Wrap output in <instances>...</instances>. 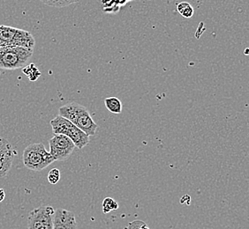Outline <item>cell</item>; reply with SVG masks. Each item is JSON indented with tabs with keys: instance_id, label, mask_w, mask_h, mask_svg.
Wrapping results in <instances>:
<instances>
[{
	"instance_id": "1",
	"label": "cell",
	"mask_w": 249,
	"mask_h": 229,
	"mask_svg": "<svg viewBox=\"0 0 249 229\" xmlns=\"http://www.w3.org/2000/svg\"><path fill=\"white\" fill-rule=\"evenodd\" d=\"M36 40L32 33L23 29L0 25V47H19L34 49Z\"/></svg>"
},
{
	"instance_id": "2",
	"label": "cell",
	"mask_w": 249,
	"mask_h": 229,
	"mask_svg": "<svg viewBox=\"0 0 249 229\" xmlns=\"http://www.w3.org/2000/svg\"><path fill=\"white\" fill-rule=\"evenodd\" d=\"M22 161L25 166L33 171H42L55 162L42 143L31 144L25 148Z\"/></svg>"
},
{
	"instance_id": "3",
	"label": "cell",
	"mask_w": 249,
	"mask_h": 229,
	"mask_svg": "<svg viewBox=\"0 0 249 229\" xmlns=\"http://www.w3.org/2000/svg\"><path fill=\"white\" fill-rule=\"evenodd\" d=\"M33 55V49L19 47H0V69L16 70L23 68Z\"/></svg>"
},
{
	"instance_id": "4",
	"label": "cell",
	"mask_w": 249,
	"mask_h": 229,
	"mask_svg": "<svg viewBox=\"0 0 249 229\" xmlns=\"http://www.w3.org/2000/svg\"><path fill=\"white\" fill-rule=\"evenodd\" d=\"M55 210L51 205H43L29 213L28 218L29 229H53V218Z\"/></svg>"
},
{
	"instance_id": "5",
	"label": "cell",
	"mask_w": 249,
	"mask_h": 229,
	"mask_svg": "<svg viewBox=\"0 0 249 229\" xmlns=\"http://www.w3.org/2000/svg\"><path fill=\"white\" fill-rule=\"evenodd\" d=\"M50 153L55 161H65L72 154L75 145L72 140L65 135H54L49 141Z\"/></svg>"
},
{
	"instance_id": "6",
	"label": "cell",
	"mask_w": 249,
	"mask_h": 229,
	"mask_svg": "<svg viewBox=\"0 0 249 229\" xmlns=\"http://www.w3.org/2000/svg\"><path fill=\"white\" fill-rule=\"evenodd\" d=\"M16 152L12 145L3 138H0V178L6 177L12 167Z\"/></svg>"
},
{
	"instance_id": "7",
	"label": "cell",
	"mask_w": 249,
	"mask_h": 229,
	"mask_svg": "<svg viewBox=\"0 0 249 229\" xmlns=\"http://www.w3.org/2000/svg\"><path fill=\"white\" fill-rule=\"evenodd\" d=\"M53 229H77L74 213L62 208L56 209L53 218Z\"/></svg>"
},
{
	"instance_id": "8",
	"label": "cell",
	"mask_w": 249,
	"mask_h": 229,
	"mask_svg": "<svg viewBox=\"0 0 249 229\" xmlns=\"http://www.w3.org/2000/svg\"><path fill=\"white\" fill-rule=\"evenodd\" d=\"M86 111H88V110L84 106L72 101L60 107L58 110V113L59 115L69 120L71 123L74 124L76 123L77 120L79 119V117Z\"/></svg>"
},
{
	"instance_id": "9",
	"label": "cell",
	"mask_w": 249,
	"mask_h": 229,
	"mask_svg": "<svg viewBox=\"0 0 249 229\" xmlns=\"http://www.w3.org/2000/svg\"><path fill=\"white\" fill-rule=\"evenodd\" d=\"M74 125L79 129L82 130V131L85 132L88 136H95L96 130L98 127V125L92 118L89 110L79 117V119L77 120Z\"/></svg>"
},
{
	"instance_id": "10",
	"label": "cell",
	"mask_w": 249,
	"mask_h": 229,
	"mask_svg": "<svg viewBox=\"0 0 249 229\" xmlns=\"http://www.w3.org/2000/svg\"><path fill=\"white\" fill-rule=\"evenodd\" d=\"M66 136L71 139L72 143L74 144L76 148L79 149L85 147L90 141L89 136H88L85 132H83L82 130L79 129L74 124H72V126L69 128Z\"/></svg>"
},
{
	"instance_id": "11",
	"label": "cell",
	"mask_w": 249,
	"mask_h": 229,
	"mask_svg": "<svg viewBox=\"0 0 249 229\" xmlns=\"http://www.w3.org/2000/svg\"><path fill=\"white\" fill-rule=\"evenodd\" d=\"M69 120L66 119L61 115H57L54 119L51 121V125L53 128V132L54 135H67L69 128L72 125Z\"/></svg>"
},
{
	"instance_id": "12",
	"label": "cell",
	"mask_w": 249,
	"mask_h": 229,
	"mask_svg": "<svg viewBox=\"0 0 249 229\" xmlns=\"http://www.w3.org/2000/svg\"><path fill=\"white\" fill-rule=\"evenodd\" d=\"M106 109L113 114H120L122 112V103L117 97H108L105 99Z\"/></svg>"
},
{
	"instance_id": "13",
	"label": "cell",
	"mask_w": 249,
	"mask_h": 229,
	"mask_svg": "<svg viewBox=\"0 0 249 229\" xmlns=\"http://www.w3.org/2000/svg\"><path fill=\"white\" fill-rule=\"evenodd\" d=\"M178 12L179 13V15H182L185 18H191L194 15V8L189 3L187 2H181L177 5Z\"/></svg>"
},
{
	"instance_id": "14",
	"label": "cell",
	"mask_w": 249,
	"mask_h": 229,
	"mask_svg": "<svg viewBox=\"0 0 249 229\" xmlns=\"http://www.w3.org/2000/svg\"><path fill=\"white\" fill-rule=\"evenodd\" d=\"M22 72H24L27 76H29V79L31 82L36 81L39 77L41 76V72H39L38 69L35 66L34 64L24 67L22 69Z\"/></svg>"
},
{
	"instance_id": "15",
	"label": "cell",
	"mask_w": 249,
	"mask_h": 229,
	"mask_svg": "<svg viewBox=\"0 0 249 229\" xmlns=\"http://www.w3.org/2000/svg\"><path fill=\"white\" fill-rule=\"evenodd\" d=\"M119 209V204L117 201L111 197H106L103 201V212L105 213H109L112 211Z\"/></svg>"
},
{
	"instance_id": "16",
	"label": "cell",
	"mask_w": 249,
	"mask_h": 229,
	"mask_svg": "<svg viewBox=\"0 0 249 229\" xmlns=\"http://www.w3.org/2000/svg\"><path fill=\"white\" fill-rule=\"evenodd\" d=\"M43 4L53 7H67L68 5L77 3L78 1H67V0H53V1H42Z\"/></svg>"
},
{
	"instance_id": "17",
	"label": "cell",
	"mask_w": 249,
	"mask_h": 229,
	"mask_svg": "<svg viewBox=\"0 0 249 229\" xmlns=\"http://www.w3.org/2000/svg\"><path fill=\"white\" fill-rule=\"evenodd\" d=\"M47 178L51 184H57L58 181L60 180V171L58 168H53L51 171L49 172Z\"/></svg>"
},
{
	"instance_id": "18",
	"label": "cell",
	"mask_w": 249,
	"mask_h": 229,
	"mask_svg": "<svg viewBox=\"0 0 249 229\" xmlns=\"http://www.w3.org/2000/svg\"><path fill=\"white\" fill-rule=\"evenodd\" d=\"M128 229H149L148 225L144 223L141 220H135L134 222H131L128 226Z\"/></svg>"
},
{
	"instance_id": "19",
	"label": "cell",
	"mask_w": 249,
	"mask_h": 229,
	"mask_svg": "<svg viewBox=\"0 0 249 229\" xmlns=\"http://www.w3.org/2000/svg\"><path fill=\"white\" fill-rule=\"evenodd\" d=\"M5 192L3 189L0 188V202L5 200Z\"/></svg>"
},
{
	"instance_id": "20",
	"label": "cell",
	"mask_w": 249,
	"mask_h": 229,
	"mask_svg": "<svg viewBox=\"0 0 249 229\" xmlns=\"http://www.w3.org/2000/svg\"><path fill=\"white\" fill-rule=\"evenodd\" d=\"M248 49V50H246V51H245V53H246V54H247V53H248V54H249V49Z\"/></svg>"
}]
</instances>
